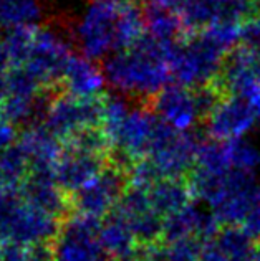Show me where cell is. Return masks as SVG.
<instances>
[{
    "mask_svg": "<svg viewBox=\"0 0 260 261\" xmlns=\"http://www.w3.org/2000/svg\"><path fill=\"white\" fill-rule=\"evenodd\" d=\"M168 50L145 32L129 48L109 55L100 63L106 83L136 106L151 109L156 96L173 83Z\"/></svg>",
    "mask_w": 260,
    "mask_h": 261,
    "instance_id": "obj_1",
    "label": "cell"
},
{
    "mask_svg": "<svg viewBox=\"0 0 260 261\" xmlns=\"http://www.w3.org/2000/svg\"><path fill=\"white\" fill-rule=\"evenodd\" d=\"M227 51L207 33H186L168 50V63L174 83L187 88L212 85Z\"/></svg>",
    "mask_w": 260,
    "mask_h": 261,
    "instance_id": "obj_2",
    "label": "cell"
},
{
    "mask_svg": "<svg viewBox=\"0 0 260 261\" xmlns=\"http://www.w3.org/2000/svg\"><path fill=\"white\" fill-rule=\"evenodd\" d=\"M121 7L93 2L75 30L81 55L101 63L109 55L118 51V17Z\"/></svg>",
    "mask_w": 260,
    "mask_h": 261,
    "instance_id": "obj_3",
    "label": "cell"
},
{
    "mask_svg": "<svg viewBox=\"0 0 260 261\" xmlns=\"http://www.w3.org/2000/svg\"><path fill=\"white\" fill-rule=\"evenodd\" d=\"M103 106L105 94L100 98L80 99L66 93H60L55 96L43 126L53 136L72 139L80 130L101 126Z\"/></svg>",
    "mask_w": 260,
    "mask_h": 261,
    "instance_id": "obj_4",
    "label": "cell"
},
{
    "mask_svg": "<svg viewBox=\"0 0 260 261\" xmlns=\"http://www.w3.org/2000/svg\"><path fill=\"white\" fill-rule=\"evenodd\" d=\"M214 85L224 98L247 96L255 98L260 91V55L242 45L225 55Z\"/></svg>",
    "mask_w": 260,
    "mask_h": 261,
    "instance_id": "obj_5",
    "label": "cell"
},
{
    "mask_svg": "<svg viewBox=\"0 0 260 261\" xmlns=\"http://www.w3.org/2000/svg\"><path fill=\"white\" fill-rule=\"evenodd\" d=\"M258 119L254 98L227 96L224 98L209 119L204 122L210 139L229 142L242 137Z\"/></svg>",
    "mask_w": 260,
    "mask_h": 261,
    "instance_id": "obj_6",
    "label": "cell"
},
{
    "mask_svg": "<svg viewBox=\"0 0 260 261\" xmlns=\"http://www.w3.org/2000/svg\"><path fill=\"white\" fill-rule=\"evenodd\" d=\"M151 111L169 126L182 133L196 127L197 124H202L193 88L182 86L174 81L156 96L151 105Z\"/></svg>",
    "mask_w": 260,
    "mask_h": 261,
    "instance_id": "obj_7",
    "label": "cell"
},
{
    "mask_svg": "<svg viewBox=\"0 0 260 261\" xmlns=\"http://www.w3.org/2000/svg\"><path fill=\"white\" fill-rule=\"evenodd\" d=\"M106 85L101 65L85 58L83 55H73L68 61L61 80V91L80 99H91L103 96Z\"/></svg>",
    "mask_w": 260,
    "mask_h": 261,
    "instance_id": "obj_8",
    "label": "cell"
},
{
    "mask_svg": "<svg viewBox=\"0 0 260 261\" xmlns=\"http://www.w3.org/2000/svg\"><path fill=\"white\" fill-rule=\"evenodd\" d=\"M143 7H145V17H146V32L161 45L171 48L186 35L182 29L179 13L154 4H148Z\"/></svg>",
    "mask_w": 260,
    "mask_h": 261,
    "instance_id": "obj_9",
    "label": "cell"
},
{
    "mask_svg": "<svg viewBox=\"0 0 260 261\" xmlns=\"http://www.w3.org/2000/svg\"><path fill=\"white\" fill-rule=\"evenodd\" d=\"M239 45L260 55V18H252L242 23L241 43Z\"/></svg>",
    "mask_w": 260,
    "mask_h": 261,
    "instance_id": "obj_10",
    "label": "cell"
},
{
    "mask_svg": "<svg viewBox=\"0 0 260 261\" xmlns=\"http://www.w3.org/2000/svg\"><path fill=\"white\" fill-rule=\"evenodd\" d=\"M15 136H17V126L0 111V149L9 146L15 139Z\"/></svg>",
    "mask_w": 260,
    "mask_h": 261,
    "instance_id": "obj_11",
    "label": "cell"
},
{
    "mask_svg": "<svg viewBox=\"0 0 260 261\" xmlns=\"http://www.w3.org/2000/svg\"><path fill=\"white\" fill-rule=\"evenodd\" d=\"M149 4L159 5V7H164V9H169L176 13H179V10L187 4V0H151Z\"/></svg>",
    "mask_w": 260,
    "mask_h": 261,
    "instance_id": "obj_12",
    "label": "cell"
},
{
    "mask_svg": "<svg viewBox=\"0 0 260 261\" xmlns=\"http://www.w3.org/2000/svg\"><path fill=\"white\" fill-rule=\"evenodd\" d=\"M10 94L9 89V80H7V73H0V109L4 108L7 98Z\"/></svg>",
    "mask_w": 260,
    "mask_h": 261,
    "instance_id": "obj_13",
    "label": "cell"
},
{
    "mask_svg": "<svg viewBox=\"0 0 260 261\" xmlns=\"http://www.w3.org/2000/svg\"><path fill=\"white\" fill-rule=\"evenodd\" d=\"M93 2H103V4H109L113 7H126L129 4H133L134 0H93Z\"/></svg>",
    "mask_w": 260,
    "mask_h": 261,
    "instance_id": "obj_14",
    "label": "cell"
},
{
    "mask_svg": "<svg viewBox=\"0 0 260 261\" xmlns=\"http://www.w3.org/2000/svg\"><path fill=\"white\" fill-rule=\"evenodd\" d=\"M254 102H255V108H257V114H258V119H260V91L255 94L254 98Z\"/></svg>",
    "mask_w": 260,
    "mask_h": 261,
    "instance_id": "obj_15",
    "label": "cell"
},
{
    "mask_svg": "<svg viewBox=\"0 0 260 261\" xmlns=\"http://www.w3.org/2000/svg\"><path fill=\"white\" fill-rule=\"evenodd\" d=\"M136 4H139V5H148L149 2H151V0H134Z\"/></svg>",
    "mask_w": 260,
    "mask_h": 261,
    "instance_id": "obj_16",
    "label": "cell"
}]
</instances>
